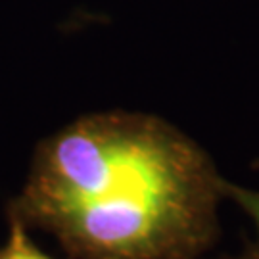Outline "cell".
Wrapping results in <instances>:
<instances>
[{
  "label": "cell",
  "instance_id": "4",
  "mask_svg": "<svg viewBox=\"0 0 259 259\" xmlns=\"http://www.w3.org/2000/svg\"><path fill=\"white\" fill-rule=\"evenodd\" d=\"M242 259H257V257H242Z\"/></svg>",
  "mask_w": 259,
  "mask_h": 259
},
{
  "label": "cell",
  "instance_id": "2",
  "mask_svg": "<svg viewBox=\"0 0 259 259\" xmlns=\"http://www.w3.org/2000/svg\"><path fill=\"white\" fill-rule=\"evenodd\" d=\"M0 259H52L48 257L47 253L35 248V244L29 240V236L25 234L21 225H16L10 240L6 242V246L0 250Z\"/></svg>",
  "mask_w": 259,
  "mask_h": 259
},
{
  "label": "cell",
  "instance_id": "3",
  "mask_svg": "<svg viewBox=\"0 0 259 259\" xmlns=\"http://www.w3.org/2000/svg\"><path fill=\"white\" fill-rule=\"evenodd\" d=\"M223 194L225 198L232 200L236 205H240L244 213L251 219L255 225V231L259 236V192L251 190V188H244V186L232 185L229 181H223Z\"/></svg>",
  "mask_w": 259,
  "mask_h": 259
},
{
  "label": "cell",
  "instance_id": "1",
  "mask_svg": "<svg viewBox=\"0 0 259 259\" xmlns=\"http://www.w3.org/2000/svg\"><path fill=\"white\" fill-rule=\"evenodd\" d=\"M223 181L165 121L98 113L40 148L21 209L81 259H194L215 236Z\"/></svg>",
  "mask_w": 259,
  "mask_h": 259
}]
</instances>
